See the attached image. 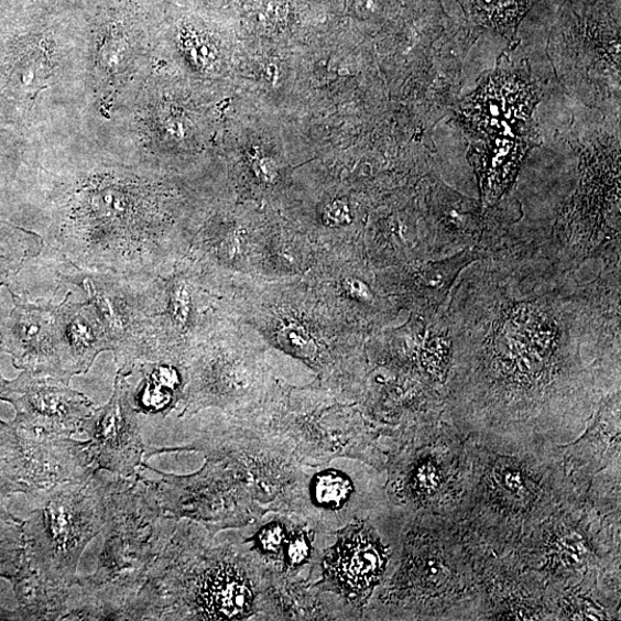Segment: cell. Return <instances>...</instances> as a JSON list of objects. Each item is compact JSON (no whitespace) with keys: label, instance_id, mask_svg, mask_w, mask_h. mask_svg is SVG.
<instances>
[{"label":"cell","instance_id":"cell-1","mask_svg":"<svg viewBox=\"0 0 621 621\" xmlns=\"http://www.w3.org/2000/svg\"><path fill=\"white\" fill-rule=\"evenodd\" d=\"M50 246L70 266L157 276L165 261V220L154 188L127 172L94 175L68 195Z\"/></svg>","mask_w":621,"mask_h":621},{"label":"cell","instance_id":"cell-2","mask_svg":"<svg viewBox=\"0 0 621 621\" xmlns=\"http://www.w3.org/2000/svg\"><path fill=\"white\" fill-rule=\"evenodd\" d=\"M164 515L151 482L138 470L131 478L109 477L106 536L96 573L77 580L99 620H128L148 569L160 556Z\"/></svg>","mask_w":621,"mask_h":621},{"label":"cell","instance_id":"cell-3","mask_svg":"<svg viewBox=\"0 0 621 621\" xmlns=\"http://www.w3.org/2000/svg\"><path fill=\"white\" fill-rule=\"evenodd\" d=\"M109 477L99 471L32 495L37 508L23 521L24 558L48 582L73 588L77 565L101 533Z\"/></svg>","mask_w":621,"mask_h":621},{"label":"cell","instance_id":"cell-4","mask_svg":"<svg viewBox=\"0 0 621 621\" xmlns=\"http://www.w3.org/2000/svg\"><path fill=\"white\" fill-rule=\"evenodd\" d=\"M61 273L88 296L106 328L118 372L132 375L150 360L153 313V276H132L73 268Z\"/></svg>","mask_w":621,"mask_h":621},{"label":"cell","instance_id":"cell-5","mask_svg":"<svg viewBox=\"0 0 621 621\" xmlns=\"http://www.w3.org/2000/svg\"><path fill=\"white\" fill-rule=\"evenodd\" d=\"M537 102L529 76L501 69L459 107L462 126L475 142L490 140H527L534 142L531 116Z\"/></svg>","mask_w":621,"mask_h":621},{"label":"cell","instance_id":"cell-6","mask_svg":"<svg viewBox=\"0 0 621 621\" xmlns=\"http://www.w3.org/2000/svg\"><path fill=\"white\" fill-rule=\"evenodd\" d=\"M0 444L14 454L28 495L97 472L87 442L69 436L0 421Z\"/></svg>","mask_w":621,"mask_h":621},{"label":"cell","instance_id":"cell-7","mask_svg":"<svg viewBox=\"0 0 621 621\" xmlns=\"http://www.w3.org/2000/svg\"><path fill=\"white\" fill-rule=\"evenodd\" d=\"M12 307L0 306V352L10 355L13 366L33 374L64 379L59 305L34 304L15 296L7 286Z\"/></svg>","mask_w":621,"mask_h":621},{"label":"cell","instance_id":"cell-8","mask_svg":"<svg viewBox=\"0 0 621 621\" xmlns=\"http://www.w3.org/2000/svg\"><path fill=\"white\" fill-rule=\"evenodd\" d=\"M0 401L14 407V425L69 437L81 432L95 411L94 403L73 391L68 381L25 371L4 381Z\"/></svg>","mask_w":621,"mask_h":621},{"label":"cell","instance_id":"cell-9","mask_svg":"<svg viewBox=\"0 0 621 621\" xmlns=\"http://www.w3.org/2000/svg\"><path fill=\"white\" fill-rule=\"evenodd\" d=\"M118 372L107 405L95 408L83 426L97 471L131 478L144 462L145 448L139 425V412L132 401V388Z\"/></svg>","mask_w":621,"mask_h":621},{"label":"cell","instance_id":"cell-10","mask_svg":"<svg viewBox=\"0 0 621 621\" xmlns=\"http://www.w3.org/2000/svg\"><path fill=\"white\" fill-rule=\"evenodd\" d=\"M388 552L364 523H355L338 533L326 552L320 586L350 602L364 601L381 578Z\"/></svg>","mask_w":621,"mask_h":621},{"label":"cell","instance_id":"cell-11","mask_svg":"<svg viewBox=\"0 0 621 621\" xmlns=\"http://www.w3.org/2000/svg\"><path fill=\"white\" fill-rule=\"evenodd\" d=\"M72 293L59 304L62 367L65 378L86 374L97 356L112 351L106 328L95 306L89 302H76Z\"/></svg>","mask_w":621,"mask_h":621},{"label":"cell","instance_id":"cell-12","mask_svg":"<svg viewBox=\"0 0 621 621\" xmlns=\"http://www.w3.org/2000/svg\"><path fill=\"white\" fill-rule=\"evenodd\" d=\"M10 582L21 620H63L69 611L75 586L66 588L48 582L25 558Z\"/></svg>","mask_w":621,"mask_h":621},{"label":"cell","instance_id":"cell-13","mask_svg":"<svg viewBox=\"0 0 621 621\" xmlns=\"http://www.w3.org/2000/svg\"><path fill=\"white\" fill-rule=\"evenodd\" d=\"M478 258L477 251L464 249L453 257L425 264L413 273V290L428 309L437 313V309H442L448 301L458 275L477 262Z\"/></svg>","mask_w":621,"mask_h":621},{"label":"cell","instance_id":"cell-14","mask_svg":"<svg viewBox=\"0 0 621 621\" xmlns=\"http://www.w3.org/2000/svg\"><path fill=\"white\" fill-rule=\"evenodd\" d=\"M436 201L439 226L450 235L458 238H471L478 235L481 214L476 200L459 195L445 185H439Z\"/></svg>","mask_w":621,"mask_h":621},{"label":"cell","instance_id":"cell-15","mask_svg":"<svg viewBox=\"0 0 621 621\" xmlns=\"http://www.w3.org/2000/svg\"><path fill=\"white\" fill-rule=\"evenodd\" d=\"M42 247V239L34 232L0 221V290Z\"/></svg>","mask_w":621,"mask_h":621},{"label":"cell","instance_id":"cell-16","mask_svg":"<svg viewBox=\"0 0 621 621\" xmlns=\"http://www.w3.org/2000/svg\"><path fill=\"white\" fill-rule=\"evenodd\" d=\"M23 521L0 505V579L11 581L18 574L24 553Z\"/></svg>","mask_w":621,"mask_h":621},{"label":"cell","instance_id":"cell-17","mask_svg":"<svg viewBox=\"0 0 621 621\" xmlns=\"http://www.w3.org/2000/svg\"><path fill=\"white\" fill-rule=\"evenodd\" d=\"M353 486L349 477L338 471H325L315 477L313 495L317 504L339 509L350 499Z\"/></svg>","mask_w":621,"mask_h":621},{"label":"cell","instance_id":"cell-18","mask_svg":"<svg viewBox=\"0 0 621 621\" xmlns=\"http://www.w3.org/2000/svg\"><path fill=\"white\" fill-rule=\"evenodd\" d=\"M25 494L19 465L12 450L0 444V505L6 506L8 499Z\"/></svg>","mask_w":621,"mask_h":621},{"label":"cell","instance_id":"cell-19","mask_svg":"<svg viewBox=\"0 0 621 621\" xmlns=\"http://www.w3.org/2000/svg\"><path fill=\"white\" fill-rule=\"evenodd\" d=\"M518 4L520 0H477L479 11L502 33L514 30L518 15L523 13Z\"/></svg>","mask_w":621,"mask_h":621},{"label":"cell","instance_id":"cell-20","mask_svg":"<svg viewBox=\"0 0 621 621\" xmlns=\"http://www.w3.org/2000/svg\"><path fill=\"white\" fill-rule=\"evenodd\" d=\"M284 569L297 568L304 565L313 552V538L305 531H298L288 536L286 545L283 547Z\"/></svg>","mask_w":621,"mask_h":621},{"label":"cell","instance_id":"cell-21","mask_svg":"<svg viewBox=\"0 0 621 621\" xmlns=\"http://www.w3.org/2000/svg\"><path fill=\"white\" fill-rule=\"evenodd\" d=\"M288 536L286 526L272 522L259 531L253 540L259 551L266 555L277 556L286 545Z\"/></svg>","mask_w":621,"mask_h":621},{"label":"cell","instance_id":"cell-22","mask_svg":"<svg viewBox=\"0 0 621 621\" xmlns=\"http://www.w3.org/2000/svg\"><path fill=\"white\" fill-rule=\"evenodd\" d=\"M279 336L282 344L303 357H314L317 353V345L313 336L298 325L283 326Z\"/></svg>","mask_w":621,"mask_h":621},{"label":"cell","instance_id":"cell-23","mask_svg":"<svg viewBox=\"0 0 621 621\" xmlns=\"http://www.w3.org/2000/svg\"><path fill=\"white\" fill-rule=\"evenodd\" d=\"M344 287L346 292L357 301L371 302L373 299V293L364 281L350 277L344 282Z\"/></svg>","mask_w":621,"mask_h":621},{"label":"cell","instance_id":"cell-24","mask_svg":"<svg viewBox=\"0 0 621 621\" xmlns=\"http://www.w3.org/2000/svg\"><path fill=\"white\" fill-rule=\"evenodd\" d=\"M437 481V472L435 471L434 466L429 464L423 465L422 468L417 471L416 476H414L416 488L421 491L433 490L436 487Z\"/></svg>","mask_w":621,"mask_h":621},{"label":"cell","instance_id":"cell-25","mask_svg":"<svg viewBox=\"0 0 621 621\" xmlns=\"http://www.w3.org/2000/svg\"><path fill=\"white\" fill-rule=\"evenodd\" d=\"M348 220H349V210L344 203L336 201L330 206H328V209L326 210L325 214V221L327 222V225L330 226L342 225L348 222Z\"/></svg>","mask_w":621,"mask_h":621},{"label":"cell","instance_id":"cell-26","mask_svg":"<svg viewBox=\"0 0 621 621\" xmlns=\"http://www.w3.org/2000/svg\"><path fill=\"white\" fill-rule=\"evenodd\" d=\"M6 379L3 378L2 373H0V392H2V386L4 383Z\"/></svg>","mask_w":621,"mask_h":621}]
</instances>
